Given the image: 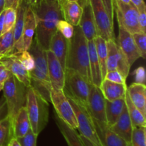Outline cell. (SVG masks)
Listing matches in <instances>:
<instances>
[{
	"mask_svg": "<svg viewBox=\"0 0 146 146\" xmlns=\"http://www.w3.org/2000/svg\"><path fill=\"white\" fill-rule=\"evenodd\" d=\"M68 45L69 40L66 39L59 31H56L51 37L48 47V50L54 53L64 70H66V66Z\"/></svg>",
	"mask_w": 146,
	"mask_h": 146,
	"instance_id": "obj_17",
	"label": "cell"
},
{
	"mask_svg": "<svg viewBox=\"0 0 146 146\" xmlns=\"http://www.w3.org/2000/svg\"><path fill=\"white\" fill-rule=\"evenodd\" d=\"M107 72L109 71L117 70V62H118V45L116 40L107 41Z\"/></svg>",
	"mask_w": 146,
	"mask_h": 146,
	"instance_id": "obj_31",
	"label": "cell"
},
{
	"mask_svg": "<svg viewBox=\"0 0 146 146\" xmlns=\"http://www.w3.org/2000/svg\"><path fill=\"white\" fill-rule=\"evenodd\" d=\"M117 45H118V62H117L116 70H118L122 74L123 78L126 80L128 74H129L130 69H131V67L130 66L129 63H128L126 57H125L121 49L118 46V43H117Z\"/></svg>",
	"mask_w": 146,
	"mask_h": 146,
	"instance_id": "obj_33",
	"label": "cell"
},
{
	"mask_svg": "<svg viewBox=\"0 0 146 146\" xmlns=\"http://www.w3.org/2000/svg\"><path fill=\"white\" fill-rule=\"evenodd\" d=\"M90 84L77 72L68 69L65 70V82L63 90L66 96L86 107L88 105Z\"/></svg>",
	"mask_w": 146,
	"mask_h": 146,
	"instance_id": "obj_6",
	"label": "cell"
},
{
	"mask_svg": "<svg viewBox=\"0 0 146 146\" xmlns=\"http://www.w3.org/2000/svg\"><path fill=\"white\" fill-rule=\"evenodd\" d=\"M66 69L77 72L91 83L88 40L78 26L74 27V36L69 40Z\"/></svg>",
	"mask_w": 146,
	"mask_h": 146,
	"instance_id": "obj_2",
	"label": "cell"
},
{
	"mask_svg": "<svg viewBox=\"0 0 146 146\" xmlns=\"http://www.w3.org/2000/svg\"><path fill=\"white\" fill-rule=\"evenodd\" d=\"M2 90L7 103L8 116L13 120L19 110L26 107L28 87L11 74L4 82Z\"/></svg>",
	"mask_w": 146,
	"mask_h": 146,
	"instance_id": "obj_5",
	"label": "cell"
},
{
	"mask_svg": "<svg viewBox=\"0 0 146 146\" xmlns=\"http://www.w3.org/2000/svg\"><path fill=\"white\" fill-rule=\"evenodd\" d=\"M78 27L88 41L94 40L98 36L96 25L89 0H86L82 6V14Z\"/></svg>",
	"mask_w": 146,
	"mask_h": 146,
	"instance_id": "obj_15",
	"label": "cell"
},
{
	"mask_svg": "<svg viewBox=\"0 0 146 146\" xmlns=\"http://www.w3.org/2000/svg\"><path fill=\"white\" fill-rule=\"evenodd\" d=\"M130 143L132 146H146L145 127H133Z\"/></svg>",
	"mask_w": 146,
	"mask_h": 146,
	"instance_id": "obj_35",
	"label": "cell"
},
{
	"mask_svg": "<svg viewBox=\"0 0 146 146\" xmlns=\"http://www.w3.org/2000/svg\"><path fill=\"white\" fill-rule=\"evenodd\" d=\"M80 137H81V140H82V142H83V143H84V145H85V146H95L94 144H93L92 143H91V142H90L89 140H87L86 138L84 137H83V136L80 135Z\"/></svg>",
	"mask_w": 146,
	"mask_h": 146,
	"instance_id": "obj_51",
	"label": "cell"
},
{
	"mask_svg": "<svg viewBox=\"0 0 146 146\" xmlns=\"http://www.w3.org/2000/svg\"><path fill=\"white\" fill-rule=\"evenodd\" d=\"M4 84H3V83H0V91L3 90V87H4Z\"/></svg>",
	"mask_w": 146,
	"mask_h": 146,
	"instance_id": "obj_57",
	"label": "cell"
},
{
	"mask_svg": "<svg viewBox=\"0 0 146 146\" xmlns=\"http://www.w3.org/2000/svg\"><path fill=\"white\" fill-rule=\"evenodd\" d=\"M55 120L60 132L64 136L68 146H85L80 137V135L77 133L76 130H74V128L70 127L56 114Z\"/></svg>",
	"mask_w": 146,
	"mask_h": 146,
	"instance_id": "obj_25",
	"label": "cell"
},
{
	"mask_svg": "<svg viewBox=\"0 0 146 146\" xmlns=\"http://www.w3.org/2000/svg\"><path fill=\"white\" fill-rule=\"evenodd\" d=\"M0 63L4 66L11 74L19 81L22 82L27 87H31L29 72L24 67L14 54L6 55L0 60Z\"/></svg>",
	"mask_w": 146,
	"mask_h": 146,
	"instance_id": "obj_16",
	"label": "cell"
},
{
	"mask_svg": "<svg viewBox=\"0 0 146 146\" xmlns=\"http://www.w3.org/2000/svg\"><path fill=\"white\" fill-rule=\"evenodd\" d=\"M125 105H126L127 110H128V115H129L130 118H131L133 127H145L146 117L145 115H143V114L131 102L127 91L125 95Z\"/></svg>",
	"mask_w": 146,
	"mask_h": 146,
	"instance_id": "obj_28",
	"label": "cell"
},
{
	"mask_svg": "<svg viewBox=\"0 0 146 146\" xmlns=\"http://www.w3.org/2000/svg\"><path fill=\"white\" fill-rule=\"evenodd\" d=\"M11 73L4 67L3 64L0 63V83L4 84L7 79L11 76Z\"/></svg>",
	"mask_w": 146,
	"mask_h": 146,
	"instance_id": "obj_44",
	"label": "cell"
},
{
	"mask_svg": "<svg viewBox=\"0 0 146 146\" xmlns=\"http://www.w3.org/2000/svg\"><path fill=\"white\" fill-rule=\"evenodd\" d=\"M88 47L91 83L96 87H99L103 81V78L94 40L88 41Z\"/></svg>",
	"mask_w": 146,
	"mask_h": 146,
	"instance_id": "obj_20",
	"label": "cell"
},
{
	"mask_svg": "<svg viewBox=\"0 0 146 146\" xmlns=\"http://www.w3.org/2000/svg\"><path fill=\"white\" fill-rule=\"evenodd\" d=\"M69 1H76V2H77V3H78V4H79L80 6H81V7H82V6L84 5V3L86 2V0H69Z\"/></svg>",
	"mask_w": 146,
	"mask_h": 146,
	"instance_id": "obj_53",
	"label": "cell"
},
{
	"mask_svg": "<svg viewBox=\"0 0 146 146\" xmlns=\"http://www.w3.org/2000/svg\"><path fill=\"white\" fill-rule=\"evenodd\" d=\"M42 1L43 0H27L29 5L33 9L38 8L40 6V4H41Z\"/></svg>",
	"mask_w": 146,
	"mask_h": 146,
	"instance_id": "obj_47",
	"label": "cell"
},
{
	"mask_svg": "<svg viewBox=\"0 0 146 146\" xmlns=\"http://www.w3.org/2000/svg\"><path fill=\"white\" fill-rule=\"evenodd\" d=\"M21 0H5V7L4 8H11L17 10Z\"/></svg>",
	"mask_w": 146,
	"mask_h": 146,
	"instance_id": "obj_46",
	"label": "cell"
},
{
	"mask_svg": "<svg viewBox=\"0 0 146 146\" xmlns=\"http://www.w3.org/2000/svg\"><path fill=\"white\" fill-rule=\"evenodd\" d=\"M101 1H102L106 10V12L109 17L110 19H111V22L113 24L114 13L115 12H114L113 7L112 0H101Z\"/></svg>",
	"mask_w": 146,
	"mask_h": 146,
	"instance_id": "obj_43",
	"label": "cell"
},
{
	"mask_svg": "<svg viewBox=\"0 0 146 146\" xmlns=\"http://www.w3.org/2000/svg\"><path fill=\"white\" fill-rule=\"evenodd\" d=\"M105 100L99 87L91 83L87 108L95 122L96 126L100 129L108 127L106 118Z\"/></svg>",
	"mask_w": 146,
	"mask_h": 146,
	"instance_id": "obj_8",
	"label": "cell"
},
{
	"mask_svg": "<svg viewBox=\"0 0 146 146\" xmlns=\"http://www.w3.org/2000/svg\"><path fill=\"white\" fill-rule=\"evenodd\" d=\"M119 1H121V2L124 3V4H131V0H119Z\"/></svg>",
	"mask_w": 146,
	"mask_h": 146,
	"instance_id": "obj_55",
	"label": "cell"
},
{
	"mask_svg": "<svg viewBox=\"0 0 146 146\" xmlns=\"http://www.w3.org/2000/svg\"><path fill=\"white\" fill-rule=\"evenodd\" d=\"M60 4L64 19L74 27L78 26L82 14V7L80 4L69 0H61Z\"/></svg>",
	"mask_w": 146,
	"mask_h": 146,
	"instance_id": "obj_22",
	"label": "cell"
},
{
	"mask_svg": "<svg viewBox=\"0 0 146 146\" xmlns=\"http://www.w3.org/2000/svg\"><path fill=\"white\" fill-rule=\"evenodd\" d=\"M68 99L76 115L78 123L77 130L79 131L80 135L86 138L95 146H103L97 132L95 122L87 107L78 104L72 99Z\"/></svg>",
	"mask_w": 146,
	"mask_h": 146,
	"instance_id": "obj_7",
	"label": "cell"
},
{
	"mask_svg": "<svg viewBox=\"0 0 146 146\" xmlns=\"http://www.w3.org/2000/svg\"><path fill=\"white\" fill-rule=\"evenodd\" d=\"M8 146H21V145L20 144V143L19 142L18 139L15 138V137H13V138L10 140Z\"/></svg>",
	"mask_w": 146,
	"mask_h": 146,
	"instance_id": "obj_50",
	"label": "cell"
},
{
	"mask_svg": "<svg viewBox=\"0 0 146 146\" xmlns=\"http://www.w3.org/2000/svg\"><path fill=\"white\" fill-rule=\"evenodd\" d=\"M105 79L115 83L126 84V82H125L126 80H125V79L123 78L122 74H121L118 70H113V71L108 72L106 75Z\"/></svg>",
	"mask_w": 146,
	"mask_h": 146,
	"instance_id": "obj_40",
	"label": "cell"
},
{
	"mask_svg": "<svg viewBox=\"0 0 146 146\" xmlns=\"http://www.w3.org/2000/svg\"><path fill=\"white\" fill-rule=\"evenodd\" d=\"M132 35L141 57L145 59L146 56V34L145 33L138 32L132 34Z\"/></svg>",
	"mask_w": 146,
	"mask_h": 146,
	"instance_id": "obj_38",
	"label": "cell"
},
{
	"mask_svg": "<svg viewBox=\"0 0 146 146\" xmlns=\"http://www.w3.org/2000/svg\"><path fill=\"white\" fill-rule=\"evenodd\" d=\"M108 127L111 131L118 135L127 143L131 142L133 127L131 118L128 115L126 105L124 107L122 113L118 117L117 121L113 125Z\"/></svg>",
	"mask_w": 146,
	"mask_h": 146,
	"instance_id": "obj_18",
	"label": "cell"
},
{
	"mask_svg": "<svg viewBox=\"0 0 146 146\" xmlns=\"http://www.w3.org/2000/svg\"><path fill=\"white\" fill-rule=\"evenodd\" d=\"M106 104V118L108 127L113 125L122 113L125 107V97L118 100L108 101L105 100Z\"/></svg>",
	"mask_w": 146,
	"mask_h": 146,
	"instance_id": "obj_26",
	"label": "cell"
},
{
	"mask_svg": "<svg viewBox=\"0 0 146 146\" xmlns=\"http://www.w3.org/2000/svg\"><path fill=\"white\" fill-rule=\"evenodd\" d=\"M115 12L117 14L118 24H121L127 31L131 34L142 32L138 24V9L132 3L126 4L118 0Z\"/></svg>",
	"mask_w": 146,
	"mask_h": 146,
	"instance_id": "obj_11",
	"label": "cell"
},
{
	"mask_svg": "<svg viewBox=\"0 0 146 146\" xmlns=\"http://www.w3.org/2000/svg\"><path fill=\"white\" fill-rule=\"evenodd\" d=\"M29 4L26 0H21L17 9V19L13 28L14 48L11 54L23 51V30H24V19Z\"/></svg>",
	"mask_w": 146,
	"mask_h": 146,
	"instance_id": "obj_14",
	"label": "cell"
},
{
	"mask_svg": "<svg viewBox=\"0 0 146 146\" xmlns=\"http://www.w3.org/2000/svg\"><path fill=\"white\" fill-rule=\"evenodd\" d=\"M56 29L57 31H59L68 40H71L74 36V27L64 19H61L58 21Z\"/></svg>",
	"mask_w": 146,
	"mask_h": 146,
	"instance_id": "obj_36",
	"label": "cell"
},
{
	"mask_svg": "<svg viewBox=\"0 0 146 146\" xmlns=\"http://www.w3.org/2000/svg\"><path fill=\"white\" fill-rule=\"evenodd\" d=\"M138 24L143 33H146V5L138 9Z\"/></svg>",
	"mask_w": 146,
	"mask_h": 146,
	"instance_id": "obj_41",
	"label": "cell"
},
{
	"mask_svg": "<svg viewBox=\"0 0 146 146\" xmlns=\"http://www.w3.org/2000/svg\"><path fill=\"white\" fill-rule=\"evenodd\" d=\"M28 51L34 57L35 63L34 68L29 72L31 87L49 102L51 86L48 77L46 50H44L34 38Z\"/></svg>",
	"mask_w": 146,
	"mask_h": 146,
	"instance_id": "obj_3",
	"label": "cell"
},
{
	"mask_svg": "<svg viewBox=\"0 0 146 146\" xmlns=\"http://www.w3.org/2000/svg\"><path fill=\"white\" fill-rule=\"evenodd\" d=\"M26 1H27V0H26Z\"/></svg>",
	"mask_w": 146,
	"mask_h": 146,
	"instance_id": "obj_60",
	"label": "cell"
},
{
	"mask_svg": "<svg viewBox=\"0 0 146 146\" xmlns=\"http://www.w3.org/2000/svg\"><path fill=\"white\" fill-rule=\"evenodd\" d=\"M112 2H113V7L114 12H115V10L117 9V2H118V0H112Z\"/></svg>",
	"mask_w": 146,
	"mask_h": 146,
	"instance_id": "obj_54",
	"label": "cell"
},
{
	"mask_svg": "<svg viewBox=\"0 0 146 146\" xmlns=\"http://www.w3.org/2000/svg\"><path fill=\"white\" fill-rule=\"evenodd\" d=\"M26 108L31 130L38 136L48 122V102L36 89L30 87L27 90Z\"/></svg>",
	"mask_w": 146,
	"mask_h": 146,
	"instance_id": "obj_4",
	"label": "cell"
},
{
	"mask_svg": "<svg viewBox=\"0 0 146 146\" xmlns=\"http://www.w3.org/2000/svg\"><path fill=\"white\" fill-rule=\"evenodd\" d=\"M116 42L126 57L131 67L141 57L132 34L127 31L121 24H118V38Z\"/></svg>",
	"mask_w": 146,
	"mask_h": 146,
	"instance_id": "obj_12",
	"label": "cell"
},
{
	"mask_svg": "<svg viewBox=\"0 0 146 146\" xmlns=\"http://www.w3.org/2000/svg\"><path fill=\"white\" fill-rule=\"evenodd\" d=\"M36 21L35 14L31 7L29 5L24 19L22 36L23 51H28L29 49L34 40V36L36 32Z\"/></svg>",
	"mask_w": 146,
	"mask_h": 146,
	"instance_id": "obj_19",
	"label": "cell"
},
{
	"mask_svg": "<svg viewBox=\"0 0 146 146\" xmlns=\"http://www.w3.org/2000/svg\"><path fill=\"white\" fill-rule=\"evenodd\" d=\"M94 42L96 48L97 56L99 60L100 66H101V74H102L103 80L105 79L107 74V55H108V50H107V41L100 36H97L94 39Z\"/></svg>",
	"mask_w": 146,
	"mask_h": 146,
	"instance_id": "obj_29",
	"label": "cell"
},
{
	"mask_svg": "<svg viewBox=\"0 0 146 146\" xmlns=\"http://www.w3.org/2000/svg\"><path fill=\"white\" fill-rule=\"evenodd\" d=\"M94 14L98 36L106 41L115 40L113 24L111 22L101 0H89Z\"/></svg>",
	"mask_w": 146,
	"mask_h": 146,
	"instance_id": "obj_10",
	"label": "cell"
},
{
	"mask_svg": "<svg viewBox=\"0 0 146 146\" xmlns=\"http://www.w3.org/2000/svg\"><path fill=\"white\" fill-rule=\"evenodd\" d=\"M37 137L38 136L36 135L32 132L31 129H30L26 135L18 138V140L21 146H36Z\"/></svg>",
	"mask_w": 146,
	"mask_h": 146,
	"instance_id": "obj_39",
	"label": "cell"
},
{
	"mask_svg": "<svg viewBox=\"0 0 146 146\" xmlns=\"http://www.w3.org/2000/svg\"><path fill=\"white\" fill-rule=\"evenodd\" d=\"M5 0H0V14L5 9Z\"/></svg>",
	"mask_w": 146,
	"mask_h": 146,
	"instance_id": "obj_52",
	"label": "cell"
},
{
	"mask_svg": "<svg viewBox=\"0 0 146 146\" xmlns=\"http://www.w3.org/2000/svg\"><path fill=\"white\" fill-rule=\"evenodd\" d=\"M127 87L126 84L115 83L104 79L99 88L106 100L113 101L125 97Z\"/></svg>",
	"mask_w": 146,
	"mask_h": 146,
	"instance_id": "obj_21",
	"label": "cell"
},
{
	"mask_svg": "<svg viewBox=\"0 0 146 146\" xmlns=\"http://www.w3.org/2000/svg\"><path fill=\"white\" fill-rule=\"evenodd\" d=\"M7 115H8V112H7V103L4 96H2L0 98V120L5 118Z\"/></svg>",
	"mask_w": 146,
	"mask_h": 146,
	"instance_id": "obj_45",
	"label": "cell"
},
{
	"mask_svg": "<svg viewBox=\"0 0 146 146\" xmlns=\"http://www.w3.org/2000/svg\"><path fill=\"white\" fill-rule=\"evenodd\" d=\"M11 54H14V57L21 62L29 72L34 68V59L29 51L18 52Z\"/></svg>",
	"mask_w": 146,
	"mask_h": 146,
	"instance_id": "obj_34",
	"label": "cell"
},
{
	"mask_svg": "<svg viewBox=\"0 0 146 146\" xmlns=\"http://www.w3.org/2000/svg\"><path fill=\"white\" fill-rule=\"evenodd\" d=\"M49 97L50 101L55 109L56 114L70 127L77 130L78 123L76 115L64 90L51 89Z\"/></svg>",
	"mask_w": 146,
	"mask_h": 146,
	"instance_id": "obj_9",
	"label": "cell"
},
{
	"mask_svg": "<svg viewBox=\"0 0 146 146\" xmlns=\"http://www.w3.org/2000/svg\"><path fill=\"white\" fill-rule=\"evenodd\" d=\"M96 129L103 146H127L128 143L111 131L108 127L104 129L96 127Z\"/></svg>",
	"mask_w": 146,
	"mask_h": 146,
	"instance_id": "obj_27",
	"label": "cell"
},
{
	"mask_svg": "<svg viewBox=\"0 0 146 146\" xmlns=\"http://www.w3.org/2000/svg\"><path fill=\"white\" fill-rule=\"evenodd\" d=\"M30 127L28 113L26 107H23L19 110L13 120V131L14 137L18 139L24 137L28 133Z\"/></svg>",
	"mask_w": 146,
	"mask_h": 146,
	"instance_id": "obj_24",
	"label": "cell"
},
{
	"mask_svg": "<svg viewBox=\"0 0 146 146\" xmlns=\"http://www.w3.org/2000/svg\"><path fill=\"white\" fill-rule=\"evenodd\" d=\"M46 59L51 89L63 90L65 82V70L54 53L48 50H46Z\"/></svg>",
	"mask_w": 146,
	"mask_h": 146,
	"instance_id": "obj_13",
	"label": "cell"
},
{
	"mask_svg": "<svg viewBox=\"0 0 146 146\" xmlns=\"http://www.w3.org/2000/svg\"><path fill=\"white\" fill-rule=\"evenodd\" d=\"M13 28L0 36V54H1L9 55L12 52L14 43Z\"/></svg>",
	"mask_w": 146,
	"mask_h": 146,
	"instance_id": "obj_32",
	"label": "cell"
},
{
	"mask_svg": "<svg viewBox=\"0 0 146 146\" xmlns=\"http://www.w3.org/2000/svg\"><path fill=\"white\" fill-rule=\"evenodd\" d=\"M4 15H5V9L0 14V36L3 34V31H4Z\"/></svg>",
	"mask_w": 146,
	"mask_h": 146,
	"instance_id": "obj_48",
	"label": "cell"
},
{
	"mask_svg": "<svg viewBox=\"0 0 146 146\" xmlns=\"http://www.w3.org/2000/svg\"><path fill=\"white\" fill-rule=\"evenodd\" d=\"M4 56H6V55H4V54H0V60H1V59H2L3 57H4Z\"/></svg>",
	"mask_w": 146,
	"mask_h": 146,
	"instance_id": "obj_58",
	"label": "cell"
},
{
	"mask_svg": "<svg viewBox=\"0 0 146 146\" xmlns=\"http://www.w3.org/2000/svg\"><path fill=\"white\" fill-rule=\"evenodd\" d=\"M44 1L47 3H52V2H55V1H60L61 0H44Z\"/></svg>",
	"mask_w": 146,
	"mask_h": 146,
	"instance_id": "obj_56",
	"label": "cell"
},
{
	"mask_svg": "<svg viewBox=\"0 0 146 146\" xmlns=\"http://www.w3.org/2000/svg\"><path fill=\"white\" fill-rule=\"evenodd\" d=\"M127 146H132V145H131V143H128V144H127Z\"/></svg>",
	"mask_w": 146,
	"mask_h": 146,
	"instance_id": "obj_59",
	"label": "cell"
},
{
	"mask_svg": "<svg viewBox=\"0 0 146 146\" xmlns=\"http://www.w3.org/2000/svg\"><path fill=\"white\" fill-rule=\"evenodd\" d=\"M13 137V120L7 115L0 120V146H8Z\"/></svg>",
	"mask_w": 146,
	"mask_h": 146,
	"instance_id": "obj_30",
	"label": "cell"
},
{
	"mask_svg": "<svg viewBox=\"0 0 146 146\" xmlns=\"http://www.w3.org/2000/svg\"><path fill=\"white\" fill-rule=\"evenodd\" d=\"M17 19V10L11 8L5 9L4 15V27L3 34L14 27Z\"/></svg>",
	"mask_w": 146,
	"mask_h": 146,
	"instance_id": "obj_37",
	"label": "cell"
},
{
	"mask_svg": "<svg viewBox=\"0 0 146 146\" xmlns=\"http://www.w3.org/2000/svg\"><path fill=\"white\" fill-rule=\"evenodd\" d=\"M131 1L138 9L145 5L144 0H131Z\"/></svg>",
	"mask_w": 146,
	"mask_h": 146,
	"instance_id": "obj_49",
	"label": "cell"
},
{
	"mask_svg": "<svg viewBox=\"0 0 146 146\" xmlns=\"http://www.w3.org/2000/svg\"><path fill=\"white\" fill-rule=\"evenodd\" d=\"M33 11L36 21L34 39L44 50H48L51 37L57 31V23L64 19L60 1L47 3L43 0L39 7Z\"/></svg>",
	"mask_w": 146,
	"mask_h": 146,
	"instance_id": "obj_1",
	"label": "cell"
},
{
	"mask_svg": "<svg viewBox=\"0 0 146 146\" xmlns=\"http://www.w3.org/2000/svg\"><path fill=\"white\" fill-rule=\"evenodd\" d=\"M127 92L131 102L146 117L145 84L134 82L127 87Z\"/></svg>",
	"mask_w": 146,
	"mask_h": 146,
	"instance_id": "obj_23",
	"label": "cell"
},
{
	"mask_svg": "<svg viewBox=\"0 0 146 146\" xmlns=\"http://www.w3.org/2000/svg\"><path fill=\"white\" fill-rule=\"evenodd\" d=\"M135 82L145 84V70L143 67H139L134 71Z\"/></svg>",
	"mask_w": 146,
	"mask_h": 146,
	"instance_id": "obj_42",
	"label": "cell"
}]
</instances>
